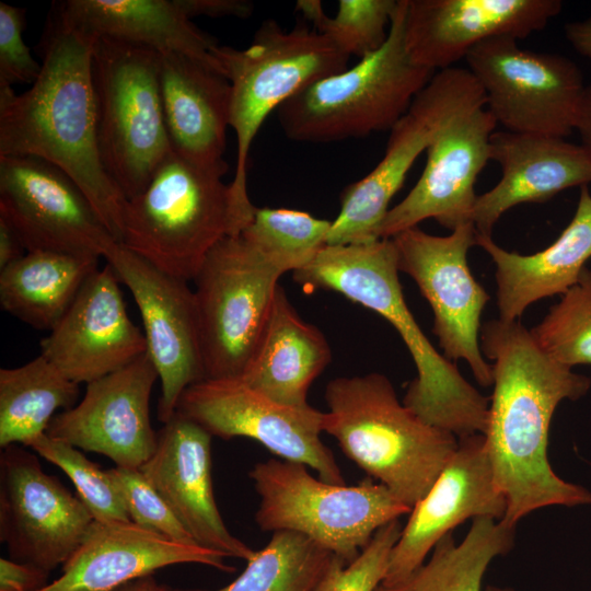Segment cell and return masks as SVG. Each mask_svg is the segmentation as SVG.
<instances>
[{"label": "cell", "mask_w": 591, "mask_h": 591, "mask_svg": "<svg viewBox=\"0 0 591 591\" xmlns=\"http://www.w3.org/2000/svg\"><path fill=\"white\" fill-rule=\"evenodd\" d=\"M479 345L493 361L484 436L495 483L507 503L500 521L515 528L541 508L591 505V493L557 476L547 459L555 409L564 399L584 396L591 379L551 358L519 321L484 323Z\"/></svg>", "instance_id": "obj_1"}, {"label": "cell", "mask_w": 591, "mask_h": 591, "mask_svg": "<svg viewBox=\"0 0 591 591\" xmlns=\"http://www.w3.org/2000/svg\"><path fill=\"white\" fill-rule=\"evenodd\" d=\"M95 40L55 14L36 81L21 94L0 85V157H35L62 170L120 244L126 198L106 173L99 149Z\"/></svg>", "instance_id": "obj_2"}, {"label": "cell", "mask_w": 591, "mask_h": 591, "mask_svg": "<svg viewBox=\"0 0 591 591\" xmlns=\"http://www.w3.org/2000/svg\"><path fill=\"white\" fill-rule=\"evenodd\" d=\"M392 239L360 245H325L293 280L306 292L336 291L391 323L417 369L403 404L426 422L457 439L485 434L489 397L477 391L456 364L430 343L405 302Z\"/></svg>", "instance_id": "obj_3"}, {"label": "cell", "mask_w": 591, "mask_h": 591, "mask_svg": "<svg viewBox=\"0 0 591 591\" xmlns=\"http://www.w3.org/2000/svg\"><path fill=\"white\" fill-rule=\"evenodd\" d=\"M324 432L347 457L410 509L452 459L459 439L422 420L381 373L341 376L325 390Z\"/></svg>", "instance_id": "obj_4"}, {"label": "cell", "mask_w": 591, "mask_h": 591, "mask_svg": "<svg viewBox=\"0 0 591 591\" xmlns=\"http://www.w3.org/2000/svg\"><path fill=\"white\" fill-rule=\"evenodd\" d=\"M222 177L172 152L147 187L126 200L120 244L193 281L208 253L222 239L240 235L256 208L241 205Z\"/></svg>", "instance_id": "obj_5"}, {"label": "cell", "mask_w": 591, "mask_h": 591, "mask_svg": "<svg viewBox=\"0 0 591 591\" xmlns=\"http://www.w3.org/2000/svg\"><path fill=\"white\" fill-rule=\"evenodd\" d=\"M406 0H397L385 43L351 68L301 89L276 111L287 138L333 142L391 130L436 73L405 46Z\"/></svg>", "instance_id": "obj_6"}, {"label": "cell", "mask_w": 591, "mask_h": 591, "mask_svg": "<svg viewBox=\"0 0 591 591\" xmlns=\"http://www.w3.org/2000/svg\"><path fill=\"white\" fill-rule=\"evenodd\" d=\"M103 166L126 200L139 195L173 152L160 86V54L100 37L92 56Z\"/></svg>", "instance_id": "obj_7"}, {"label": "cell", "mask_w": 591, "mask_h": 591, "mask_svg": "<svg viewBox=\"0 0 591 591\" xmlns=\"http://www.w3.org/2000/svg\"><path fill=\"white\" fill-rule=\"evenodd\" d=\"M231 84L230 126L236 136V165L230 187L243 206L247 194V160L266 117L309 84L344 71L349 56L315 30H283L266 20L244 49L218 45L213 50Z\"/></svg>", "instance_id": "obj_8"}, {"label": "cell", "mask_w": 591, "mask_h": 591, "mask_svg": "<svg viewBox=\"0 0 591 591\" xmlns=\"http://www.w3.org/2000/svg\"><path fill=\"white\" fill-rule=\"evenodd\" d=\"M248 475L260 497L255 521L262 531L300 533L347 564L380 528L412 510L369 476L355 486L335 485L311 476L305 464L275 459Z\"/></svg>", "instance_id": "obj_9"}, {"label": "cell", "mask_w": 591, "mask_h": 591, "mask_svg": "<svg viewBox=\"0 0 591 591\" xmlns=\"http://www.w3.org/2000/svg\"><path fill=\"white\" fill-rule=\"evenodd\" d=\"M285 274L241 234L222 239L193 279L206 379H241Z\"/></svg>", "instance_id": "obj_10"}, {"label": "cell", "mask_w": 591, "mask_h": 591, "mask_svg": "<svg viewBox=\"0 0 591 591\" xmlns=\"http://www.w3.org/2000/svg\"><path fill=\"white\" fill-rule=\"evenodd\" d=\"M476 106H486L485 95L467 68L454 66L437 71L390 130L381 161L341 193L340 210L332 221L326 245H360L379 240L376 231L390 210V201L417 158L452 117Z\"/></svg>", "instance_id": "obj_11"}, {"label": "cell", "mask_w": 591, "mask_h": 591, "mask_svg": "<svg viewBox=\"0 0 591 591\" xmlns=\"http://www.w3.org/2000/svg\"><path fill=\"white\" fill-rule=\"evenodd\" d=\"M465 61L505 130L564 139L576 130L587 84L571 59L494 37L472 48Z\"/></svg>", "instance_id": "obj_12"}, {"label": "cell", "mask_w": 591, "mask_h": 591, "mask_svg": "<svg viewBox=\"0 0 591 591\" xmlns=\"http://www.w3.org/2000/svg\"><path fill=\"white\" fill-rule=\"evenodd\" d=\"M392 240L398 270L415 280L432 309V333L443 356L465 360L478 384L493 385L491 364L479 345L480 317L490 298L467 264V252L477 240L474 224H463L445 236L414 227Z\"/></svg>", "instance_id": "obj_13"}, {"label": "cell", "mask_w": 591, "mask_h": 591, "mask_svg": "<svg viewBox=\"0 0 591 591\" xmlns=\"http://www.w3.org/2000/svg\"><path fill=\"white\" fill-rule=\"evenodd\" d=\"M175 412L212 437L254 439L283 460L312 467L320 479L346 485L333 452L321 440L325 413L310 405L278 404L240 379H204L182 393Z\"/></svg>", "instance_id": "obj_14"}, {"label": "cell", "mask_w": 591, "mask_h": 591, "mask_svg": "<svg viewBox=\"0 0 591 591\" xmlns=\"http://www.w3.org/2000/svg\"><path fill=\"white\" fill-rule=\"evenodd\" d=\"M0 217L27 252L101 258L118 244L72 178L35 157H0Z\"/></svg>", "instance_id": "obj_15"}, {"label": "cell", "mask_w": 591, "mask_h": 591, "mask_svg": "<svg viewBox=\"0 0 591 591\" xmlns=\"http://www.w3.org/2000/svg\"><path fill=\"white\" fill-rule=\"evenodd\" d=\"M93 518L77 495L20 444L0 457V540L12 560L47 573L78 548Z\"/></svg>", "instance_id": "obj_16"}, {"label": "cell", "mask_w": 591, "mask_h": 591, "mask_svg": "<svg viewBox=\"0 0 591 591\" xmlns=\"http://www.w3.org/2000/svg\"><path fill=\"white\" fill-rule=\"evenodd\" d=\"M104 258L139 309L147 352L161 382L158 419L165 424L182 393L206 379L194 290L119 243Z\"/></svg>", "instance_id": "obj_17"}, {"label": "cell", "mask_w": 591, "mask_h": 591, "mask_svg": "<svg viewBox=\"0 0 591 591\" xmlns=\"http://www.w3.org/2000/svg\"><path fill=\"white\" fill-rule=\"evenodd\" d=\"M497 126L486 106L452 117L428 147L417 183L387 211L376 231L378 239H392L426 219L450 231L472 223L475 183L490 161L489 143Z\"/></svg>", "instance_id": "obj_18"}, {"label": "cell", "mask_w": 591, "mask_h": 591, "mask_svg": "<svg viewBox=\"0 0 591 591\" xmlns=\"http://www.w3.org/2000/svg\"><path fill=\"white\" fill-rule=\"evenodd\" d=\"M157 369L146 352L128 366L86 384L83 398L54 416L46 433L111 459L116 466L140 468L153 454L158 432L150 421Z\"/></svg>", "instance_id": "obj_19"}, {"label": "cell", "mask_w": 591, "mask_h": 591, "mask_svg": "<svg viewBox=\"0 0 591 591\" xmlns=\"http://www.w3.org/2000/svg\"><path fill=\"white\" fill-rule=\"evenodd\" d=\"M507 503L498 489L485 436L459 439L457 448L437 480L410 510L394 545L382 582L392 587L418 569L436 544L470 518L500 521Z\"/></svg>", "instance_id": "obj_20"}, {"label": "cell", "mask_w": 591, "mask_h": 591, "mask_svg": "<svg viewBox=\"0 0 591 591\" xmlns=\"http://www.w3.org/2000/svg\"><path fill=\"white\" fill-rule=\"evenodd\" d=\"M561 9L559 0H406V50L437 72L486 39L520 40L543 31Z\"/></svg>", "instance_id": "obj_21"}, {"label": "cell", "mask_w": 591, "mask_h": 591, "mask_svg": "<svg viewBox=\"0 0 591 591\" xmlns=\"http://www.w3.org/2000/svg\"><path fill=\"white\" fill-rule=\"evenodd\" d=\"M118 282L111 265L97 268L40 341V354L78 384L113 373L147 352L144 335L130 320Z\"/></svg>", "instance_id": "obj_22"}, {"label": "cell", "mask_w": 591, "mask_h": 591, "mask_svg": "<svg viewBox=\"0 0 591 591\" xmlns=\"http://www.w3.org/2000/svg\"><path fill=\"white\" fill-rule=\"evenodd\" d=\"M211 438L175 412L140 470L198 545L247 561L255 551L227 529L215 499Z\"/></svg>", "instance_id": "obj_23"}, {"label": "cell", "mask_w": 591, "mask_h": 591, "mask_svg": "<svg viewBox=\"0 0 591 591\" xmlns=\"http://www.w3.org/2000/svg\"><path fill=\"white\" fill-rule=\"evenodd\" d=\"M227 556L200 545L183 544L134 522L93 521L61 575L38 591H115L128 582L176 564H201L235 570Z\"/></svg>", "instance_id": "obj_24"}, {"label": "cell", "mask_w": 591, "mask_h": 591, "mask_svg": "<svg viewBox=\"0 0 591 591\" xmlns=\"http://www.w3.org/2000/svg\"><path fill=\"white\" fill-rule=\"evenodd\" d=\"M489 158L499 164L501 178L476 197L472 223L479 235H491L502 215L520 204L545 202L591 183L587 152L564 138L498 130L490 138Z\"/></svg>", "instance_id": "obj_25"}, {"label": "cell", "mask_w": 591, "mask_h": 591, "mask_svg": "<svg viewBox=\"0 0 591 591\" xmlns=\"http://www.w3.org/2000/svg\"><path fill=\"white\" fill-rule=\"evenodd\" d=\"M160 86L173 152L225 174L231 84L215 68L186 55L160 54Z\"/></svg>", "instance_id": "obj_26"}, {"label": "cell", "mask_w": 591, "mask_h": 591, "mask_svg": "<svg viewBox=\"0 0 591 591\" xmlns=\"http://www.w3.org/2000/svg\"><path fill=\"white\" fill-rule=\"evenodd\" d=\"M480 246L496 266L499 318L518 321L529 305L577 283L591 258V192L580 187L576 211L560 235L546 248L531 255L499 246L491 235L477 234Z\"/></svg>", "instance_id": "obj_27"}, {"label": "cell", "mask_w": 591, "mask_h": 591, "mask_svg": "<svg viewBox=\"0 0 591 591\" xmlns=\"http://www.w3.org/2000/svg\"><path fill=\"white\" fill-rule=\"evenodd\" d=\"M57 15L91 37L186 55L222 73L213 54L217 42L190 22L175 0H68Z\"/></svg>", "instance_id": "obj_28"}, {"label": "cell", "mask_w": 591, "mask_h": 591, "mask_svg": "<svg viewBox=\"0 0 591 591\" xmlns=\"http://www.w3.org/2000/svg\"><path fill=\"white\" fill-rule=\"evenodd\" d=\"M331 358L323 333L299 316L279 286L266 327L240 380L278 404L305 407L311 384Z\"/></svg>", "instance_id": "obj_29"}, {"label": "cell", "mask_w": 591, "mask_h": 591, "mask_svg": "<svg viewBox=\"0 0 591 591\" xmlns=\"http://www.w3.org/2000/svg\"><path fill=\"white\" fill-rule=\"evenodd\" d=\"M99 259L59 252H27L0 269V305L35 329L50 332L99 268Z\"/></svg>", "instance_id": "obj_30"}, {"label": "cell", "mask_w": 591, "mask_h": 591, "mask_svg": "<svg viewBox=\"0 0 591 591\" xmlns=\"http://www.w3.org/2000/svg\"><path fill=\"white\" fill-rule=\"evenodd\" d=\"M79 384L39 354L27 363L0 370V445L31 442L46 433L57 409L74 406Z\"/></svg>", "instance_id": "obj_31"}, {"label": "cell", "mask_w": 591, "mask_h": 591, "mask_svg": "<svg viewBox=\"0 0 591 591\" xmlns=\"http://www.w3.org/2000/svg\"><path fill=\"white\" fill-rule=\"evenodd\" d=\"M514 530L491 518H475L460 543L448 533L427 563L403 581L382 587L385 591H480L490 563L512 549Z\"/></svg>", "instance_id": "obj_32"}, {"label": "cell", "mask_w": 591, "mask_h": 591, "mask_svg": "<svg viewBox=\"0 0 591 591\" xmlns=\"http://www.w3.org/2000/svg\"><path fill=\"white\" fill-rule=\"evenodd\" d=\"M334 556L300 533L276 531L264 548L255 551L244 571L216 591H315Z\"/></svg>", "instance_id": "obj_33"}, {"label": "cell", "mask_w": 591, "mask_h": 591, "mask_svg": "<svg viewBox=\"0 0 591 591\" xmlns=\"http://www.w3.org/2000/svg\"><path fill=\"white\" fill-rule=\"evenodd\" d=\"M331 224L305 211L256 207L241 235L283 273H293L326 245Z\"/></svg>", "instance_id": "obj_34"}, {"label": "cell", "mask_w": 591, "mask_h": 591, "mask_svg": "<svg viewBox=\"0 0 591 591\" xmlns=\"http://www.w3.org/2000/svg\"><path fill=\"white\" fill-rule=\"evenodd\" d=\"M396 5L397 0H339L334 16L318 0H299L296 9L339 50L361 59L385 43Z\"/></svg>", "instance_id": "obj_35"}, {"label": "cell", "mask_w": 591, "mask_h": 591, "mask_svg": "<svg viewBox=\"0 0 591 591\" xmlns=\"http://www.w3.org/2000/svg\"><path fill=\"white\" fill-rule=\"evenodd\" d=\"M530 331L557 362L570 368L591 364V269L586 267L577 283Z\"/></svg>", "instance_id": "obj_36"}, {"label": "cell", "mask_w": 591, "mask_h": 591, "mask_svg": "<svg viewBox=\"0 0 591 591\" xmlns=\"http://www.w3.org/2000/svg\"><path fill=\"white\" fill-rule=\"evenodd\" d=\"M70 478L77 496L96 522H131L120 491L108 470L90 461L72 444L43 433L28 445Z\"/></svg>", "instance_id": "obj_37"}, {"label": "cell", "mask_w": 591, "mask_h": 591, "mask_svg": "<svg viewBox=\"0 0 591 591\" xmlns=\"http://www.w3.org/2000/svg\"><path fill=\"white\" fill-rule=\"evenodd\" d=\"M402 529L398 519L383 525L349 564L335 555L315 591H375L385 578Z\"/></svg>", "instance_id": "obj_38"}, {"label": "cell", "mask_w": 591, "mask_h": 591, "mask_svg": "<svg viewBox=\"0 0 591 591\" xmlns=\"http://www.w3.org/2000/svg\"><path fill=\"white\" fill-rule=\"evenodd\" d=\"M108 472L131 522L177 543L198 545L140 468L116 466Z\"/></svg>", "instance_id": "obj_39"}, {"label": "cell", "mask_w": 591, "mask_h": 591, "mask_svg": "<svg viewBox=\"0 0 591 591\" xmlns=\"http://www.w3.org/2000/svg\"><path fill=\"white\" fill-rule=\"evenodd\" d=\"M24 12L0 2V85L33 84L42 70L23 39Z\"/></svg>", "instance_id": "obj_40"}, {"label": "cell", "mask_w": 591, "mask_h": 591, "mask_svg": "<svg viewBox=\"0 0 591 591\" xmlns=\"http://www.w3.org/2000/svg\"><path fill=\"white\" fill-rule=\"evenodd\" d=\"M48 577L32 565L0 559V591H38L48 584Z\"/></svg>", "instance_id": "obj_41"}, {"label": "cell", "mask_w": 591, "mask_h": 591, "mask_svg": "<svg viewBox=\"0 0 591 591\" xmlns=\"http://www.w3.org/2000/svg\"><path fill=\"white\" fill-rule=\"evenodd\" d=\"M188 19L208 18H248L253 13V3L245 0H175Z\"/></svg>", "instance_id": "obj_42"}, {"label": "cell", "mask_w": 591, "mask_h": 591, "mask_svg": "<svg viewBox=\"0 0 591 591\" xmlns=\"http://www.w3.org/2000/svg\"><path fill=\"white\" fill-rule=\"evenodd\" d=\"M24 251L26 250L18 232L0 217V269L24 256Z\"/></svg>", "instance_id": "obj_43"}, {"label": "cell", "mask_w": 591, "mask_h": 591, "mask_svg": "<svg viewBox=\"0 0 591 591\" xmlns=\"http://www.w3.org/2000/svg\"><path fill=\"white\" fill-rule=\"evenodd\" d=\"M565 36L573 50L591 60V15L565 25Z\"/></svg>", "instance_id": "obj_44"}, {"label": "cell", "mask_w": 591, "mask_h": 591, "mask_svg": "<svg viewBox=\"0 0 591 591\" xmlns=\"http://www.w3.org/2000/svg\"><path fill=\"white\" fill-rule=\"evenodd\" d=\"M576 130L580 136V144L591 160V83L587 84Z\"/></svg>", "instance_id": "obj_45"}, {"label": "cell", "mask_w": 591, "mask_h": 591, "mask_svg": "<svg viewBox=\"0 0 591 591\" xmlns=\"http://www.w3.org/2000/svg\"><path fill=\"white\" fill-rule=\"evenodd\" d=\"M115 591H173V589L159 583L153 575H150L128 582Z\"/></svg>", "instance_id": "obj_46"}, {"label": "cell", "mask_w": 591, "mask_h": 591, "mask_svg": "<svg viewBox=\"0 0 591 591\" xmlns=\"http://www.w3.org/2000/svg\"><path fill=\"white\" fill-rule=\"evenodd\" d=\"M485 591H515L511 588H500L495 586H488Z\"/></svg>", "instance_id": "obj_47"}, {"label": "cell", "mask_w": 591, "mask_h": 591, "mask_svg": "<svg viewBox=\"0 0 591 591\" xmlns=\"http://www.w3.org/2000/svg\"><path fill=\"white\" fill-rule=\"evenodd\" d=\"M375 591H385V589H384V588L382 587V584H381V586H379V587L376 588Z\"/></svg>", "instance_id": "obj_48"}]
</instances>
